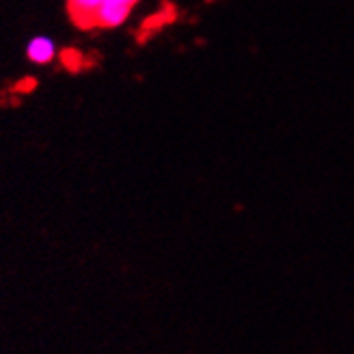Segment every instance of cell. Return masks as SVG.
<instances>
[{
	"instance_id": "obj_2",
	"label": "cell",
	"mask_w": 354,
	"mask_h": 354,
	"mask_svg": "<svg viewBox=\"0 0 354 354\" xmlns=\"http://www.w3.org/2000/svg\"><path fill=\"white\" fill-rule=\"evenodd\" d=\"M26 57L35 65H48L57 57V44L46 35H37L26 44Z\"/></svg>"
},
{
	"instance_id": "obj_1",
	"label": "cell",
	"mask_w": 354,
	"mask_h": 354,
	"mask_svg": "<svg viewBox=\"0 0 354 354\" xmlns=\"http://www.w3.org/2000/svg\"><path fill=\"white\" fill-rule=\"evenodd\" d=\"M136 0H102V5L93 13L91 28H117L128 20V15Z\"/></svg>"
},
{
	"instance_id": "obj_3",
	"label": "cell",
	"mask_w": 354,
	"mask_h": 354,
	"mask_svg": "<svg viewBox=\"0 0 354 354\" xmlns=\"http://www.w3.org/2000/svg\"><path fill=\"white\" fill-rule=\"evenodd\" d=\"M102 5V0H69V13H72V20L78 26L91 28L93 13Z\"/></svg>"
}]
</instances>
